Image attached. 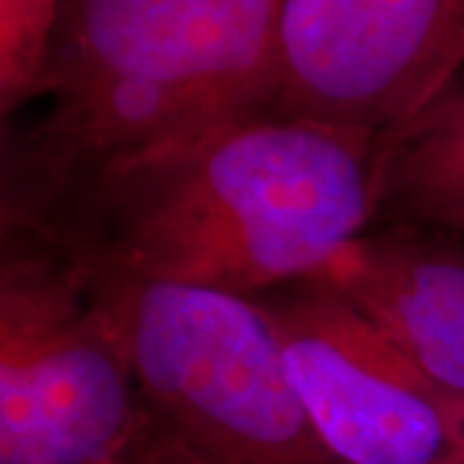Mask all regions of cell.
Listing matches in <instances>:
<instances>
[{"instance_id":"30bf717a","label":"cell","mask_w":464,"mask_h":464,"mask_svg":"<svg viewBox=\"0 0 464 464\" xmlns=\"http://www.w3.org/2000/svg\"><path fill=\"white\" fill-rule=\"evenodd\" d=\"M116 464H215L201 457L197 449H191L181 436L160 423L155 415L142 405V415L137 420V429L130 436L124 451L119 454Z\"/></svg>"},{"instance_id":"6da1fadb","label":"cell","mask_w":464,"mask_h":464,"mask_svg":"<svg viewBox=\"0 0 464 464\" xmlns=\"http://www.w3.org/2000/svg\"><path fill=\"white\" fill-rule=\"evenodd\" d=\"M382 137L256 114L103 168L26 232L103 276L264 297L369 230Z\"/></svg>"},{"instance_id":"9c48e42d","label":"cell","mask_w":464,"mask_h":464,"mask_svg":"<svg viewBox=\"0 0 464 464\" xmlns=\"http://www.w3.org/2000/svg\"><path fill=\"white\" fill-rule=\"evenodd\" d=\"M63 0H0L3 114L39 99L47 78Z\"/></svg>"},{"instance_id":"52a82bcc","label":"cell","mask_w":464,"mask_h":464,"mask_svg":"<svg viewBox=\"0 0 464 464\" xmlns=\"http://www.w3.org/2000/svg\"><path fill=\"white\" fill-rule=\"evenodd\" d=\"M364 313L444 390L464 398V256L418 227L351 240L313 276Z\"/></svg>"},{"instance_id":"ba28073f","label":"cell","mask_w":464,"mask_h":464,"mask_svg":"<svg viewBox=\"0 0 464 464\" xmlns=\"http://www.w3.org/2000/svg\"><path fill=\"white\" fill-rule=\"evenodd\" d=\"M377 217L464 232V70L413 121L382 134Z\"/></svg>"},{"instance_id":"5b68a950","label":"cell","mask_w":464,"mask_h":464,"mask_svg":"<svg viewBox=\"0 0 464 464\" xmlns=\"http://www.w3.org/2000/svg\"><path fill=\"white\" fill-rule=\"evenodd\" d=\"M464 70V0H284L266 114L390 134Z\"/></svg>"},{"instance_id":"3957f363","label":"cell","mask_w":464,"mask_h":464,"mask_svg":"<svg viewBox=\"0 0 464 464\" xmlns=\"http://www.w3.org/2000/svg\"><path fill=\"white\" fill-rule=\"evenodd\" d=\"M0 266V464H116L142 415L121 284L26 232Z\"/></svg>"},{"instance_id":"7a4b0ae2","label":"cell","mask_w":464,"mask_h":464,"mask_svg":"<svg viewBox=\"0 0 464 464\" xmlns=\"http://www.w3.org/2000/svg\"><path fill=\"white\" fill-rule=\"evenodd\" d=\"M284 0H63L29 130L78 181L243 116L266 114Z\"/></svg>"},{"instance_id":"8992f818","label":"cell","mask_w":464,"mask_h":464,"mask_svg":"<svg viewBox=\"0 0 464 464\" xmlns=\"http://www.w3.org/2000/svg\"><path fill=\"white\" fill-rule=\"evenodd\" d=\"M315 429L346 464H464V398L315 279L256 297Z\"/></svg>"},{"instance_id":"277c9868","label":"cell","mask_w":464,"mask_h":464,"mask_svg":"<svg viewBox=\"0 0 464 464\" xmlns=\"http://www.w3.org/2000/svg\"><path fill=\"white\" fill-rule=\"evenodd\" d=\"M116 282L142 405L188 447L215 464H346L315 429L258 299Z\"/></svg>"}]
</instances>
